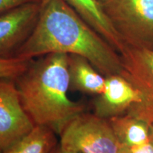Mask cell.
I'll return each instance as SVG.
<instances>
[{"mask_svg":"<svg viewBox=\"0 0 153 153\" xmlns=\"http://www.w3.org/2000/svg\"><path fill=\"white\" fill-rule=\"evenodd\" d=\"M37 22L14 56L33 60L50 53L85 57L107 76L121 74V57L65 0H40Z\"/></svg>","mask_w":153,"mask_h":153,"instance_id":"obj_1","label":"cell"},{"mask_svg":"<svg viewBox=\"0 0 153 153\" xmlns=\"http://www.w3.org/2000/svg\"><path fill=\"white\" fill-rule=\"evenodd\" d=\"M31 61L15 80L21 101L35 126L49 128L57 135L72 118L84 112V104L72 101L68 55L50 53Z\"/></svg>","mask_w":153,"mask_h":153,"instance_id":"obj_2","label":"cell"},{"mask_svg":"<svg viewBox=\"0 0 153 153\" xmlns=\"http://www.w3.org/2000/svg\"><path fill=\"white\" fill-rule=\"evenodd\" d=\"M128 46L153 50V0H99Z\"/></svg>","mask_w":153,"mask_h":153,"instance_id":"obj_3","label":"cell"},{"mask_svg":"<svg viewBox=\"0 0 153 153\" xmlns=\"http://www.w3.org/2000/svg\"><path fill=\"white\" fill-rule=\"evenodd\" d=\"M60 146L75 153H121L125 147L108 119L82 112L72 118L60 135Z\"/></svg>","mask_w":153,"mask_h":153,"instance_id":"obj_4","label":"cell"},{"mask_svg":"<svg viewBox=\"0 0 153 153\" xmlns=\"http://www.w3.org/2000/svg\"><path fill=\"white\" fill-rule=\"evenodd\" d=\"M121 74L139 94L140 101L126 114L153 126V50L128 45L120 54Z\"/></svg>","mask_w":153,"mask_h":153,"instance_id":"obj_5","label":"cell"},{"mask_svg":"<svg viewBox=\"0 0 153 153\" xmlns=\"http://www.w3.org/2000/svg\"><path fill=\"white\" fill-rule=\"evenodd\" d=\"M35 126L22 104L15 80H0V148L1 150L27 135Z\"/></svg>","mask_w":153,"mask_h":153,"instance_id":"obj_6","label":"cell"},{"mask_svg":"<svg viewBox=\"0 0 153 153\" xmlns=\"http://www.w3.org/2000/svg\"><path fill=\"white\" fill-rule=\"evenodd\" d=\"M40 3L20 6L0 15V57H13L33 31Z\"/></svg>","mask_w":153,"mask_h":153,"instance_id":"obj_7","label":"cell"},{"mask_svg":"<svg viewBox=\"0 0 153 153\" xmlns=\"http://www.w3.org/2000/svg\"><path fill=\"white\" fill-rule=\"evenodd\" d=\"M139 101V94L133 86L120 74H112L106 76L104 91L93 101L94 114L109 119L126 114Z\"/></svg>","mask_w":153,"mask_h":153,"instance_id":"obj_8","label":"cell"},{"mask_svg":"<svg viewBox=\"0 0 153 153\" xmlns=\"http://www.w3.org/2000/svg\"><path fill=\"white\" fill-rule=\"evenodd\" d=\"M94 30L120 55L127 45L104 13L99 0H65Z\"/></svg>","mask_w":153,"mask_h":153,"instance_id":"obj_9","label":"cell"},{"mask_svg":"<svg viewBox=\"0 0 153 153\" xmlns=\"http://www.w3.org/2000/svg\"><path fill=\"white\" fill-rule=\"evenodd\" d=\"M70 90L97 96L103 92L106 76L85 57L68 55Z\"/></svg>","mask_w":153,"mask_h":153,"instance_id":"obj_10","label":"cell"},{"mask_svg":"<svg viewBox=\"0 0 153 153\" xmlns=\"http://www.w3.org/2000/svg\"><path fill=\"white\" fill-rule=\"evenodd\" d=\"M108 120L125 148L137 146L150 141V126L146 122L128 114Z\"/></svg>","mask_w":153,"mask_h":153,"instance_id":"obj_11","label":"cell"},{"mask_svg":"<svg viewBox=\"0 0 153 153\" xmlns=\"http://www.w3.org/2000/svg\"><path fill=\"white\" fill-rule=\"evenodd\" d=\"M56 134L45 126H36L1 153H50L57 145Z\"/></svg>","mask_w":153,"mask_h":153,"instance_id":"obj_12","label":"cell"},{"mask_svg":"<svg viewBox=\"0 0 153 153\" xmlns=\"http://www.w3.org/2000/svg\"><path fill=\"white\" fill-rule=\"evenodd\" d=\"M33 60L17 57H0V80H16L29 67Z\"/></svg>","mask_w":153,"mask_h":153,"instance_id":"obj_13","label":"cell"},{"mask_svg":"<svg viewBox=\"0 0 153 153\" xmlns=\"http://www.w3.org/2000/svg\"><path fill=\"white\" fill-rule=\"evenodd\" d=\"M39 1L40 0H0V15L20 6Z\"/></svg>","mask_w":153,"mask_h":153,"instance_id":"obj_14","label":"cell"},{"mask_svg":"<svg viewBox=\"0 0 153 153\" xmlns=\"http://www.w3.org/2000/svg\"><path fill=\"white\" fill-rule=\"evenodd\" d=\"M128 153H153V143L150 142L127 148Z\"/></svg>","mask_w":153,"mask_h":153,"instance_id":"obj_15","label":"cell"},{"mask_svg":"<svg viewBox=\"0 0 153 153\" xmlns=\"http://www.w3.org/2000/svg\"><path fill=\"white\" fill-rule=\"evenodd\" d=\"M50 153H75V152H70V151L64 150V149H62V148H61V147L60 146V145L58 144Z\"/></svg>","mask_w":153,"mask_h":153,"instance_id":"obj_16","label":"cell"},{"mask_svg":"<svg viewBox=\"0 0 153 153\" xmlns=\"http://www.w3.org/2000/svg\"><path fill=\"white\" fill-rule=\"evenodd\" d=\"M150 141L153 143V126H150Z\"/></svg>","mask_w":153,"mask_h":153,"instance_id":"obj_17","label":"cell"},{"mask_svg":"<svg viewBox=\"0 0 153 153\" xmlns=\"http://www.w3.org/2000/svg\"><path fill=\"white\" fill-rule=\"evenodd\" d=\"M121 153H128V152H127V149H126V148H125V150H124Z\"/></svg>","mask_w":153,"mask_h":153,"instance_id":"obj_18","label":"cell"},{"mask_svg":"<svg viewBox=\"0 0 153 153\" xmlns=\"http://www.w3.org/2000/svg\"><path fill=\"white\" fill-rule=\"evenodd\" d=\"M1 152H2V150H1V148H0V153H1Z\"/></svg>","mask_w":153,"mask_h":153,"instance_id":"obj_19","label":"cell"}]
</instances>
